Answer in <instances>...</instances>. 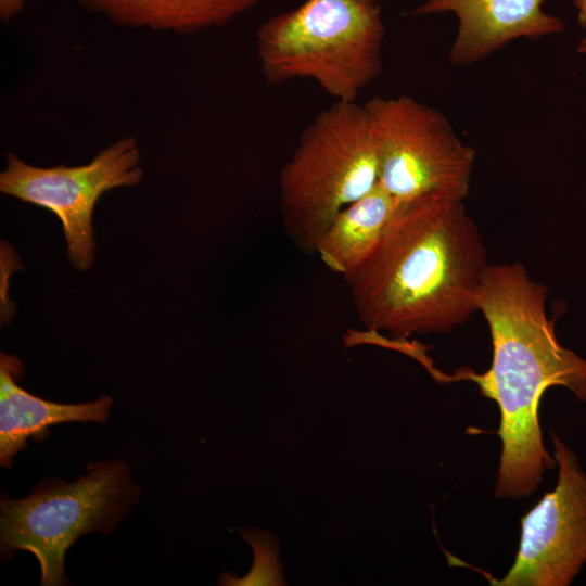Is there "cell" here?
Segmentation results:
<instances>
[{
	"label": "cell",
	"instance_id": "obj_7",
	"mask_svg": "<svg viewBox=\"0 0 586 586\" xmlns=\"http://www.w3.org/2000/svg\"><path fill=\"white\" fill-rule=\"evenodd\" d=\"M142 179L138 142L125 137L80 166L36 167L11 152L0 174V191L54 213L63 226L71 264L88 270L95 250L92 215L98 200L106 191L135 187Z\"/></svg>",
	"mask_w": 586,
	"mask_h": 586
},
{
	"label": "cell",
	"instance_id": "obj_10",
	"mask_svg": "<svg viewBox=\"0 0 586 586\" xmlns=\"http://www.w3.org/2000/svg\"><path fill=\"white\" fill-rule=\"evenodd\" d=\"M23 365L13 355H0V464L12 469L16 454L27 447L33 437L41 442L48 428L64 422H98L105 424L113 398L102 395L79 404H59L37 397L17 384Z\"/></svg>",
	"mask_w": 586,
	"mask_h": 586
},
{
	"label": "cell",
	"instance_id": "obj_6",
	"mask_svg": "<svg viewBox=\"0 0 586 586\" xmlns=\"http://www.w3.org/2000/svg\"><path fill=\"white\" fill-rule=\"evenodd\" d=\"M364 106L379 152V182L391 195L466 199L475 151L441 112L408 95L375 97Z\"/></svg>",
	"mask_w": 586,
	"mask_h": 586
},
{
	"label": "cell",
	"instance_id": "obj_8",
	"mask_svg": "<svg viewBox=\"0 0 586 586\" xmlns=\"http://www.w3.org/2000/svg\"><path fill=\"white\" fill-rule=\"evenodd\" d=\"M551 438L557 485L522 518L514 563L495 585L568 586L586 563V474L574 451Z\"/></svg>",
	"mask_w": 586,
	"mask_h": 586
},
{
	"label": "cell",
	"instance_id": "obj_4",
	"mask_svg": "<svg viewBox=\"0 0 586 586\" xmlns=\"http://www.w3.org/2000/svg\"><path fill=\"white\" fill-rule=\"evenodd\" d=\"M379 152L364 105L335 101L306 126L279 174L283 226L303 252L337 214L379 182Z\"/></svg>",
	"mask_w": 586,
	"mask_h": 586
},
{
	"label": "cell",
	"instance_id": "obj_3",
	"mask_svg": "<svg viewBox=\"0 0 586 586\" xmlns=\"http://www.w3.org/2000/svg\"><path fill=\"white\" fill-rule=\"evenodd\" d=\"M385 27L375 0H305L256 33L270 85L311 79L335 101L356 102L382 71Z\"/></svg>",
	"mask_w": 586,
	"mask_h": 586
},
{
	"label": "cell",
	"instance_id": "obj_9",
	"mask_svg": "<svg viewBox=\"0 0 586 586\" xmlns=\"http://www.w3.org/2000/svg\"><path fill=\"white\" fill-rule=\"evenodd\" d=\"M545 0H428L411 14L453 12L458 29L449 51L454 65L476 63L509 42L537 40L564 30V22L543 12Z\"/></svg>",
	"mask_w": 586,
	"mask_h": 586
},
{
	"label": "cell",
	"instance_id": "obj_11",
	"mask_svg": "<svg viewBox=\"0 0 586 586\" xmlns=\"http://www.w3.org/2000/svg\"><path fill=\"white\" fill-rule=\"evenodd\" d=\"M118 26L196 34L225 26L262 0H76Z\"/></svg>",
	"mask_w": 586,
	"mask_h": 586
},
{
	"label": "cell",
	"instance_id": "obj_5",
	"mask_svg": "<svg viewBox=\"0 0 586 586\" xmlns=\"http://www.w3.org/2000/svg\"><path fill=\"white\" fill-rule=\"evenodd\" d=\"M86 470L72 483L42 480L20 499L1 496V557L30 552L39 563L42 586L67 585L71 546L82 535L113 533L140 500L142 491L123 460L91 462Z\"/></svg>",
	"mask_w": 586,
	"mask_h": 586
},
{
	"label": "cell",
	"instance_id": "obj_1",
	"mask_svg": "<svg viewBox=\"0 0 586 586\" xmlns=\"http://www.w3.org/2000/svg\"><path fill=\"white\" fill-rule=\"evenodd\" d=\"M547 288L520 263L488 266L476 304L488 324L493 359L488 370L464 368L446 380H469L500 411L501 456L495 496L523 498L539 485L556 458L544 447L539 403L550 386H564L586 400V359L562 346L546 313Z\"/></svg>",
	"mask_w": 586,
	"mask_h": 586
},
{
	"label": "cell",
	"instance_id": "obj_2",
	"mask_svg": "<svg viewBox=\"0 0 586 586\" xmlns=\"http://www.w3.org/2000/svg\"><path fill=\"white\" fill-rule=\"evenodd\" d=\"M489 264L462 200L398 201L371 257L348 281L359 320L396 340L445 333L477 310Z\"/></svg>",
	"mask_w": 586,
	"mask_h": 586
},
{
	"label": "cell",
	"instance_id": "obj_14",
	"mask_svg": "<svg viewBox=\"0 0 586 586\" xmlns=\"http://www.w3.org/2000/svg\"><path fill=\"white\" fill-rule=\"evenodd\" d=\"M25 0H0V18L2 22H10L20 14L24 8Z\"/></svg>",
	"mask_w": 586,
	"mask_h": 586
},
{
	"label": "cell",
	"instance_id": "obj_13",
	"mask_svg": "<svg viewBox=\"0 0 586 586\" xmlns=\"http://www.w3.org/2000/svg\"><path fill=\"white\" fill-rule=\"evenodd\" d=\"M242 538L249 543L254 552V563L244 577L225 573L219 579L220 585H285L282 576L283 565L278 559L279 544L268 532L256 528L239 531Z\"/></svg>",
	"mask_w": 586,
	"mask_h": 586
},
{
	"label": "cell",
	"instance_id": "obj_12",
	"mask_svg": "<svg viewBox=\"0 0 586 586\" xmlns=\"http://www.w3.org/2000/svg\"><path fill=\"white\" fill-rule=\"evenodd\" d=\"M398 201L378 182L366 195L342 209L319 240L315 253L347 282L379 245Z\"/></svg>",
	"mask_w": 586,
	"mask_h": 586
},
{
	"label": "cell",
	"instance_id": "obj_15",
	"mask_svg": "<svg viewBox=\"0 0 586 586\" xmlns=\"http://www.w3.org/2000/svg\"><path fill=\"white\" fill-rule=\"evenodd\" d=\"M574 5L578 10V22L583 27H586V0H573ZM578 52L586 54V38L582 39L578 47Z\"/></svg>",
	"mask_w": 586,
	"mask_h": 586
}]
</instances>
